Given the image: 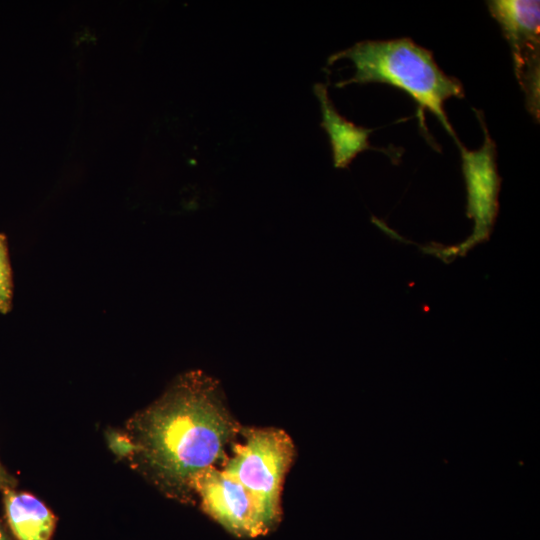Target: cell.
<instances>
[{"label":"cell","mask_w":540,"mask_h":540,"mask_svg":"<svg viewBox=\"0 0 540 540\" xmlns=\"http://www.w3.org/2000/svg\"><path fill=\"white\" fill-rule=\"evenodd\" d=\"M241 427L220 384L192 371L137 414L128 434L137 445L133 458L140 469L166 495L187 502L197 477L224 463Z\"/></svg>","instance_id":"cell-1"},{"label":"cell","mask_w":540,"mask_h":540,"mask_svg":"<svg viewBox=\"0 0 540 540\" xmlns=\"http://www.w3.org/2000/svg\"><path fill=\"white\" fill-rule=\"evenodd\" d=\"M341 59L352 61L355 73L350 79L338 82L337 87L368 83L397 87L417 103L422 126L423 114L428 110L455 142H460L448 120L444 103L452 97L464 98V88L457 78L446 75L439 68L433 52L404 37L358 42L332 54L328 64Z\"/></svg>","instance_id":"cell-2"},{"label":"cell","mask_w":540,"mask_h":540,"mask_svg":"<svg viewBox=\"0 0 540 540\" xmlns=\"http://www.w3.org/2000/svg\"><path fill=\"white\" fill-rule=\"evenodd\" d=\"M239 436L220 468L247 490L271 532L281 519V492L295 446L284 430L275 427L242 426Z\"/></svg>","instance_id":"cell-3"},{"label":"cell","mask_w":540,"mask_h":540,"mask_svg":"<svg viewBox=\"0 0 540 540\" xmlns=\"http://www.w3.org/2000/svg\"><path fill=\"white\" fill-rule=\"evenodd\" d=\"M487 6L510 46L514 72L525 94L527 109L539 121L540 2L493 0Z\"/></svg>","instance_id":"cell-4"},{"label":"cell","mask_w":540,"mask_h":540,"mask_svg":"<svg viewBox=\"0 0 540 540\" xmlns=\"http://www.w3.org/2000/svg\"><path fill=\"white\" fill-rule=\"evenodd\" d=\"M193 490L203 512L230 534L251 539L269 533L247 490L220 467L201 473Z\"/></svg>","instance_id":"cell-5"},{"label":"cell","mask_w":540,"mask_h":540,"mask_svg":"<svg viewBox=\"0 0 540 540\" xmlns=\"http://www.w3.org/2000/svg\"><path fill=\"white\" fill-rule=\"evenodd\" d=\"M484 132V142L477 150H468L461 143L462 169L468 189V214L476 229L483 233L492 225L498 209L500 178L496 164V145L485 125L481 111L474 109Z\"/></svg>","instance_id":"cell-6"},{"label":"cell","mask_w":540,"mask_h":540,"mask_svg":"<svg viewBox=\"0 0 540 540\" xmlns=\"http://www.w3.org/2000/svg\"><path fill=\"white\" fill-rule=\"evenodd\" d=\"M313 91L320 103V125L329 137L335 168H347L359 153L376 149L369 143V136L374 129L358 126L340 115L329 97L326 85L317 83Z\"/></svg>","instance_id":"cell-7"},{"label":"cell","mask_w":540,"mask_h":540,"mask_svg":"<svg viewBox=\"0 0 540 540\" xmlns=\"http://www.w3.org/2000/svg\"><path fill=\"white\" fill-rule=\"evenodd\" d=\"M2 492L7 521L17 540L51 539L56 518L42 501L12 487Z\"/></svg>","instance_id":"cell-8"},{"label":"cell","mask_w":540,"mask_h":540,"mask_svg":"<svg viewBox=\"0 0 540 540\" xmlns=\"http://www.w3.org/2000/svg\"><path fill=\"white\" fill-rule=\"evenodd\" d=\"M13 279L6 237L0 234V313L12 307Z\"/></svg>","instance_id":"cell-9"},{"label":"cell","mask_w":540,"mask_h":540,"mask_svg":"<svg viewBox=\"0 0 540 540\" xmlns=\"http://www.w3.org/2000/svg\"><path fill=\"white\" fill-rule=\"evenodd\" d=\"M109 449L120 458L133 457L137 452V445L128 433L109 430L106 432Z\"/></svg>","instance_id":"cell-10"},{"label":"cell","mask_w":540,"mask_h":540,"mask_svg":"<svg viewBox=\"0 0 540 540\" xmlns=\"http://www.w3.org/2000/svg\"><path fill=\"white\" fill-rule=\"evenodd\" d=\"M14 478L7 473L0 463V491L13 486Z\"/></svg>","instance_id":"cell-11"},{"label":"cell","mask_w":540,"mask_h":540,"mask_svg":"<svg viewBox=\"0 0 540 540\" xmlns=\"http://www.w3.org/2000/svg\"><path fill=\"white\" fill-rule=\"evenodd\" d=\"M0 540H11L5 529L0 524Z\"/></svg>","instance_id":"cell-12"}]
</instances>
